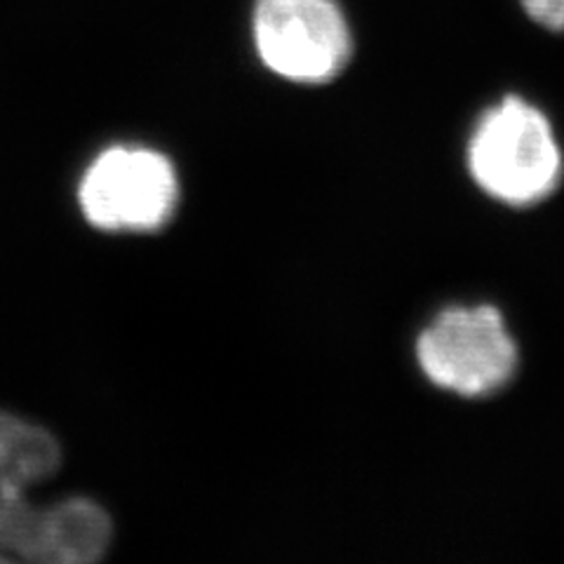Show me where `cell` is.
Returning a JSON list of instances; mask_svg holds the SVG:
<instances>
[{
    "label": "cell",
    "instance_id": "obj_1",
    "mask_svg": "<svg viewBox=\"0 0 564 564\" xmlns=\"http://www.w3.org/2000/svg\"><path fill=\"white\" fill-rule=\"evenodd\" d=\"M62 464L45 429L0 412V555L43 564H87L111 543V520L87 499L33 506L29 491Z\"/></svg>",
    "mask_w": 564,
    "mask_h": 564
},
{
    "label": "cell",
    "instance_id": "obj_2",
    "mask_svg": "<svg viewBox=\"0 0 564 564\" xmlns=\"http://www.w3.org/2000/svg\"><path fill=\"white\" fill-rule=\"evenodd\" d=\"M466 163L478 188L508 207L543 203L564 174L549 116L518 95H506L478 118L468 137Z\"/></svg>",
    "mask_w": 564,
    "mask_h": 564
},
{
    "label": "cell",
    "instance_id": "obj_3",
    "mask_svg": "<svg viewBox=\"0 0 564 564\" xmlns=\"http://www.w3.org/2000/svg\"><path fill=\"white\" fill-rule=\"evenodd\" d=\"M416 360L443 391L485 398L513 379L518 346L497 306H449L419 334Z\"/></svg>",
    "mask_w": 564,
    "mask_h": 564
},
{
    "label": "cell",
    "instance_id": "obj_4",
    "mask_svg": "<svg viewBox=\"0 0 564 564\" xmlns=\"http://www.w3.org/2000/svg\"><path fill=\"white\" fill-rule=\"evenodd\" d=\"M254 45L275 76L323 85L352 57V33L337 0H257Z\"/></svg>",
    "mask_w": 564,
    "mask_h": 564
},
{
    "label": "cell",
    "instance_id": "obj_5",
    "mask_svg": "<svg viewBox=\"0 0 564 564\" xmlns=\"http://www.w3.org/2000/svg\"><path fill=\"white\" fill-rule=\"evenodd\" d=\"M176 196L172 163L144 147L106 149L78 188L85 219L104 231H155L170 221Z\"/></svg>",
    "mask_w": 564,
    "mask_h": 564
},
{
    "label": "cell",
    "instance_id": "obj_6",
    "mask_svg": "<svg viewBox=\"0 0 564 564\" xmlns=\"http://www.w3.org/2000/svg\"><path fill=\"white\" fill-rule=\"evenodd\" d=\"M532 20L551 31H564V0H520Z\"/></svg>",
    "mask_w": 564,
    "mask_h": 564
},
{
    "label": "cell",
    "instance_id": "obj_7",
    "mask_svg": "<svg viewBox=\"0 0 564 564\" xmlns=\"http://www.w3.org/2000/svg\"><path fill=\"white\" fill-rule=\"evenodd\" d=\"M0 560H6V557H3V555H0Z\"/></svg>",
    "mask_w": 564,
    "mask_h": 564
}]
</instances>
